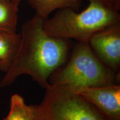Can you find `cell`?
<instances>
[{
	"label": "cell",
	"instance_id": "obj_1",
	"mask_svg": "<svg viewBox=\"0 0 120 120\" xmlns=\"http://www.w3.org/2000/svg\"><path fill=\"white\" fill-rule=\"evenodd\" d=\"M45 19L34 15L23 24L19 49L1 79V87L10 86L19 76L27 75L45 89L52 73L67 61L72 47L71 40L49 36L43 27Z\"/></svg>",
	"mask_w": 120,
	"mask_h": 120
},
{
	"label": "cell",
	"instance_id": "obj_2",
	"mask_svg": "<svg viewBox=\"0 0 120 120\" xmlns=\"http://www.w3.org/2000/svg\"><path fill=\"white\" fill-rule=\"evenodd\" d=\"M88 5L81 12L71 8L57 10L51 18L45 19L43 27L50 36L88 43L94 34L120 22L119 11L106 0H87Z\"/></svg>",
	"mask_w": 120,
	"mask_h": 120
},
{
	"label": "cell",
	"instance_id": "obj_3",
	"mask_svg": "<svg viewBox=\"0 0 120 120\" xmlns=\"http://www.w3.org/2000/svg\"><path fill=\"white\" fill-rule=\"evenodd\" d=\"M67 61L51 75L49 84L62 85L76 91L89 87L120 83V73L105 65L94 55L88 43L72 45Z\"/></svg>",
	"mask_w": 120,
	"mask_h": 120
},
{
	"label": "cell",
	"instance_id": "obj_4",
	"mask_svg": "<svg viewBox=\"0 0 120 120\" xmlns=\"http://www.w3.org/2000/svg\"><path fill=\"white\" fill-rule=\"evenodd\" d=\"M40 104L32 105L34 120H109L71 88L49 84Z\"/></svg>",
	"mask_w": 120,
	"mask_h": 120
},
{
	"label": "cell",
	"instance_id": "obj_5",
	"mask_svg": "<svg viewBox=\"0 0 120 120\" xmlns=\"http://www.w3.org/2000/svg\"><path fill=\"white\" fill-rule=\"evenodd\" d=\"M94 55L116 73L120 70V22L106 27L93 35L88 42Z\"/></svg>",
	"mask_w": 120,
	"mask_h": 120
},
{
	"label": "cell",
	"instance_id": "obj_6",
	"mask_svg": "<svg viewBox=\"0 0 120 120\" xmlns=\"http://www.w3.org/2000/svg\"><path fill=\"white\" fill-rule=\"evenodd\" d=\"M109 120H120V85L89 87L76 91Z\"/></svg>",
	"mask_w": 120,
	"mask_h": 120
},
{
	"label": "cell",
	"instance_id": "obj_7",
	"mask_svg": "<svg viewBox=\"0 0 120 120\" xmlns=\"http://www.w3.org/2000/svg\"><path fill=\"white\" fill-rule=\"evenodd\" d=\"M21 34L0 30V70L7 72L16 57L21 43Z\"/></svg>",
	"mask_w": 120,
	"mask_h": 120
},
{
	"label": "cell",
	"instance_id": "obj_8",
	"mask_svg": "<svg viewBox=\"0 0 120 120\" xmlns=\"http://www.w3.org/2000/svg\"><path fill=\"white\" fill-rule=\"evenodd\" d=\"M83 0H28L35 11V15L44 19L55 11L62 8H71L78 11Z\"/></svg>",
	"mask_w": 120,
	"mask_h": 120
},
{
	"label": "cell",
	"instance_id": "obj_9",
	"mask_svg": "<svg viewBox=\"0 0 120 120\" xmlns=\"http://www.w3.org/2000/svg\"><path fill=\"white\" fill-rule=\"evenodd\" d=\"M19 5L10 0H0V30L17 32Z\"/></svg>",
	"mask_w": 120,
	"mask_h": 120
},
{
	"label": "cell",
	"instance_id": "obj_10",
	"mask_svg": "<svg viewBox=\"0 0 120 120\" xmlns=\"http://www.w3.org/2000/svg\"><path fill=\"white\" fill-rule=\"evenodd\" d=\"M4 120H34L32 105H27L19 94H13L10 100V111Z\"/></svg>",
	"mask_w": 120,
	"mask_h": 120
},
{
	"label": "cell",
	"instance_id": "obj_11",
	"mask_svg": "<svg viewBox=\"0 0 120 120\" xmlns=\"http://www.w3.org/2000/svg\"><path fill=\"white\" fill-rule=\"evenodd\" d=\"M106 1L114 10L117 11L120 10V0H106Z\"/></svg>",
	"mask_w": 120,
	"mask_h": 120
},
{
	"label": "cell",
	"instance_id": "obj_12",
	"mask_svg": "<svg viewBox=\"0 0 120 120\" xmlns=\"http://www.w3.org/2000/svg\"><path fill=\"white\" fill-rule=\"evenodd\" d=\"M10 1H13V2L16 3V4H20L22 0H10Z\"/></svg>",
	"mask_w": 120,
	"mask_h": 120
}]
</instances>
